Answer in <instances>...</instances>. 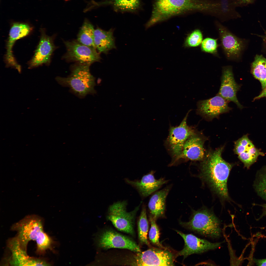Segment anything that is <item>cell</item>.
<instances>
[{
    "mask_svg": "<svg viewBox=\"0 0 266 266\" xmlns=\"http://www.w3.org/2000/svg\"><path fill=\"white\" fill-rule=\"evenodd\" d=\"M223 147L209 151L201 161L200 176L215 193L224 200L229 198L227 182L232 164L222 157Z\"/></svg>",
    "mask_w": 266,
    "mask_h": 266,
    "instance_id": "obj_1",
    "label": "cell"
},
{
    "mask_svg": "<svg viewBox=\"0 0 266 266\" xmlns=\"http://www.w3.org/2000/svg\"><path fill=\"white\" fill-rule=\"evenodd\" d=\"M17 233L16 237L21 247L26 250L31 240L36 241L38 252L43 253L51 249V238L44 231L41 219L37 216L29 215L13 225L11 228Z\"/></svg>",
    "mask_w": 266,
    "mask_h": 266,
    "instance_id": "obj_2",
    "label": "cell"
},
{
    "mask_svg": "<svg viewBox=\"0 0 266 266\" xmlns=\"http://www.w3.org/2000/svg\"><path fill=\"white\" fill-rule=\"evenodd\" d=\"M208 7L198 0H155L151 17L146 28L148 29L174 16L194 10L205 9Z\"/></svg>",
    "mask_w": 266,
    "mask_h": 266,
    "instance_id": "obj_3",
    "label": "cell"
},
{
    "mask_svg": "<svg viewBox=\"0 0 266 266\" xmlns=\"http://www.w3.org/2000/svg\"><path fill=\"white\" fill-rule=\"evenodd\" d=\"M90 66L78 64L73 67L68 77H57L56 81L61 85L69 87L79 97L94 93L95 79L90 73Z\"/></svg>",
    "mask_w": 266,
    "mask_h": 266,
    "instance_id": "obj_4",
    "label": "cell"
},
{
    "mask_svg": "<svg viewBox=\"0 0 266 266\" xmlns=\"http://www.w3.org/2000/svg\"><path fill=\"white\" fill-rule=\"evenodd\" d=\"M180 223L183 226L207 237L217 238L221 236L220 221L212 211L207 209L194 211L189 221Z\"/></svg>",
    "mask_w": 266,
    "mask_h": 266,
    "instance_id": "obj_5",
    "label": "cell"
},
{
    "mask_svg": "<svg viewBox=\"0 0 266 266\" xmlns=\"http://www.w3.org/2000/svg\"><path fill=\"white\" fill-rule=\"evenodd\" d=\"M141 203L132 211L128 212L126 210L127 202L126 201L114 203L108 208L107 219L118 230L134 235V219Z\"/></svg>",
    "mask_w": 266,
    "mask_h": 266,
    "instance_id": "obj_6",
    "label": "cell"
},
{
    "mask_svg": "<svg viewBox=\"0 0 266 266\" xmlns=\"http://www.w3.org/2000/svg\"><path fill=\"white\" fill-rule=\"evenodd\" d=\"M191 110L188 111L179 125L170 128L166 143L172 158L170 166L179 160L184 143L190 136L195 133L187 123L188 114Z\"/></svg>",
    "mask_w": 266,
    "mask_h": 266,
    "instance_id": "obj_7",
    "label": "cell"
},
{
    "mask_svg": "<svg viewBox=\"0 0 266 266\" xmlns=\"http://www.w3.org/2000/svg\"><path fill=\"white\" fill-rule=\"evenodd\" d=\"M66 51L65 58L79 64L90 66L100 61L101 57L96 49L83 44L77 40L65 42Z\"/></svg>",
    "mask_w": 266,
    "mask_h": 266,
    "instance_id": "obj_8",
    "label": "cell"
},
{
    "mask_svg": "<svg viewBox=\"0 0 266 266\" xmlns=\"http://www.w3.org/2000/svg\"><path fill=\"white\" fill-rule=\"evenodd\" d=\"M131 264L138 266H173V256L169 251L151 248L137 252Z\"/></svg>",
    "mask_w": 266,
    "mask_h": 266,
    "instance_id": "obj_9",
    "label": "cell"
},
{
    "mask_svg": "<svg viewBox=\"0 0 266 266\" xmlns=\"http://www.w3.org/2000/svg\"><path fill=\"white\" fill-rule=\"evenodd\" d=\"M97 241L99 247L104 249L116 248L127 249L137 252L141 251L139 246L131 239L111 230L103 232Z\"/></svg>",
    "mask_w": 266,
    "mask_h": 266,
    "instance_id": "obj_10",
    "label": "cell"
},
{
    "mask_svg": "<svg viewBox=\"0 0 266 266\" xmlns=\"http://www.w3.org/2000/svg\"><path fill=\"white\" fill-rule=\"evenodd\" d=\"M229 102L217 94L211 98L199 101L196 113L206 119H212L232 110L228 106Z\"/></svg>",
    "mask_w": 266,
    "mask_h": 266,
    "instance_id": "obj_11",
    "label": "cell"
},
{
    "mask_svg": "<svg viewBox=\"0 0 266 266\" xmlns=\"http://www.w3.org/2000/svg\"><path fill=\"white\" fill-rule=\"evenodd\" d=\"M183 239L184 246L177 256H183L184 258L194 254H200L220 247L222 242L212 243L199 238L192 234H185L176 230Z\"/></svg>",
    "mask_w": 266,
    "mask_h": 266,
    "instance_id": "obj_12",
    "label": "cell"
},
{
    "mask_svg": "<svg viewBox=\"0 0 266 266\" xmlns=\"http://www.w3.org/2000/svg\"><path fill=\"white\" fill-rule=\"evenodd\" d=\"M234 151L244 166L249 169L257 161L260 156L265 153L256 148L248 134L243 135L234 142Z\"/></svg>",
    "mask_w": 266,
    "mask_h": 266,
    "instance_id": "obj_13",
    "label": "cell"
},
{
    "mask_svg": "<svg viewBox=\"0 0 266 266\" xmlns=\"http://www.w3.org/2000/svg\"><path fill=\"white\" fill-rule=\"evenodd\" d=\"M218 30L221 46L227 58L236 61L244 47L243 41L221 25H218Z\"/></svg>",
    "mask_w": 266,
    "mask_h": 266,
    "instance_id": "obj_14",
    "label": "cell"
},
{
    "mask_svg": "<svg viewBox=\"0 0 266 266\" xmlns=\"http://www.w3.org/2000/svg\"><path fill=\"white\" fill-rule=\"evenodd\" d=\"M221 81L220 87L217 94L229 102H233L240 109H242L243 107L240 103L236 96L240 85L235 80L232 66H227L222 67Z\"/></svg>",
    "mask_w": 266,
    "mask_h": 266,
    "instance_id": "obj_15",
    "label": "cell"
},
{
    "mask_svg": "<svg viewBox=\"0 0 266 266\" xmlns=\"http://www.w3.org/2000/svg\"><path fill=\"white\" fill-rule=\"evenodd\" d=\"M8 246L11 253L9 263L14 266H47L50 265L43 260L31 257L21 247L17 238L10 239Z\"/></svg>",
    "mask_w": 266,
    "mask_h": 266,
    "instance_id": "obj_16",
    "label": "cell"
},
{
    "mask_svg": "<svg viewBox=\"0 0 266 266\" xmlns=\"http://www.w3.org/2000/svg\"><path fill=\"white\" fill-rule=\"evenodd\" d=\"M155 171L152 170L144 176L140 180L132 181L126 179L127 183L135 188L141 196L146 197L156 191L168 180L163 178L158 179L155 178Z\"/></svg>",
    "mask_w": 266,
    "mask_h": 266,
    "instance_id": "obj_17",
    "label": "cell"
},
{
    "mask_svg": "<svg viewBox=\"0 0 266 266\" xmlns=\"http://www.w3.org/2000/svg\"><path fill=\"white\" fill-rule=\"evenodd\" d=\"M30 26L25 23H15L11 27L7 45L6 59L9 65L14 67L20 72L21 68L16 61L12 53V48L15 41L29 34L31 30Z\"/></svg>",
    "mask_w": 266,
    "mask_h": 266,
    "instance_id": "obj_18",
    "label": "cell"
},
{
    "mask_svg": "<svg viewBox=\"0 0 266 266\" xmlns=\"http://www.w3.org/2000/svg\"><path fill=\"white\" fill-rule=\"evenodd\" d=\"M203 139L195 133L191 135L184 144L179 160L202 161L206 154Z\"/></svg>",
    "mask_w": 266,
    "mask_h": 266,
    "instance_id": "obj_19",
    "label": "cell"
},
{
    "mask_svg": "<svg viewBox=\"0 0 266 266\" xmlns=\"http://www.w3.org/2000/svg\"><path fill=\"white\" fill-rule=\"evenodd\" d=\"M55 48L51 38L42 31L39 44L30 62V67H33L44 64L49 63Z\"/></svg>",
    "mask_w": 266,
    "mask_h": 266,
    "instance_id": "obj_20",
    "label": "cell"
},
{
    "mask_svg": "<svg viewBox=\"0 0 266 266\" xmlns=\"http://www.w3.org/2000/svg\"><path fill=\"white\" fill-rule=\"evenodd\" d=\"M171 188V185L167 186L163 189L156 192L151 197L148 207L150 216L156 219L164 215L166 200Z\"/></svg>",
    "mask_w": 266,
    "mask_h": 266,
    "instance_id": "obj_21",
    "label": "cell"
},
{
    "mask_svg": "<svg viewBox=\"0 0 266 266\" xmlns=\"http://www.w3.org/2000/svg\"><path fill=\"white\" fill-rule=\"evenodd\" d=\"M114 30L111 29L106 31L99 28L95 29L94 43L99 53L107 54L110 50L116 48Z\"/></svg>",
    "mask_w": 266,
    "mask_h": 266,
    "instance_id": "obj_22",
    "label": "cell"
},
{
    "mask_svg": "<svg viewBox=\"0 0 266 266\" xmlns=\"http://www.w3.org/2000/svg\"><path fill=\"white\" fill-rule=\"evenodd\" d=\"M95 29L92 24L85 19L78 34L77 41L80 43L96 49L94 43Z\"/></svg>",
    "mask_w": 266,
    "mask_h": 266,
    "instance_id": "obj_23",
    "label": "cell"
},
{
    "mask_svg": "<svg viewBox=\"0 0 266 266\" xmlns=\"http://www.w3.org/2000/svg\"><path fill=\"white\" fill-rule=\"evenodd\" d=\"M251 71L264 89L266 86V58L262 55H256L252 64Z\"/></svg>",
    "mask_w": 266,
    "mask_h": 266,
    "instance_id": "obj_24",
    "label": "cell"
},
{
    "mask_svg": "<svg viewBox=\"0 0 266 266\" xmlns=\"http://www.w3.org/2000/svg\"><path fill=\"white\" fill-rule=\"evenodd\" d=\"M253 186L258 195L266 201V165L257 171Z\"/></svg>",
    "mask_w": 266,
    "mask_h": 266,
    "instance_id": "obj_25",
    "label": "cell"
},
{
    "mask_svg": "<svg viewBox=\"0 0 266 266\" xmlns=\"http://www.w3.org/2000/svg\"><path fill=\"white\" fill-rule=\"evenodd\" d=\"M140 0H111L109 2L112 5L114 10L120 12H134L141 6Z\"/></svg>",
    "mask_w": 266,
    "mask_h": 266,
    "instance_id": "obj_26",
    "label": "cell"
},
{
    "mask_svg": "<svg viewBox=\"0 0 266 266\" xmlns=\"http://www.w3.org/2000/svg\"><path fill=\"white\" fill-rule=\"evenodd\" d=\"M138 238L140 242L149 245L147 235L148 223L147 218L145 206L143 205L138 223Z\"/></svg>",
    "mask_w": 266,
    "mask_h": 266,
    "instance_id": "obj_27",
    "label": "cell"
},
{
    "mask_svg": "<svg viewBox=\"0 0 266 266\" xmlns=\"http://www.w3.org/2000/svg\"><path fill=\"white\" fill-rule=\"evenodd\" d=\"M203 35L200 30L196 29L192 31L188 35L184 43L185 47L198 46L203 41Z\"/></svg>",
    "mask_w": 266,
    "mask_h": 266,
    "instance_id": "obj_28",
    "label": "cell"
},
{
    "mask_svg": "<svg viewBox=\"0 0 266 266\" xmlns=\"http://www.w3.org/2000/svg\"><path fill=\"white\" fill-rule=\"evenodd\" d=\"M217 39L207 37L203 39L201 44V50L204 52L217 56L218 45Z\"/></svg>",
    "mask_w": 266,
    "mask_h": 266,
    "instance_id": "obj_29",
    "label": "cell"
},
{
    "mask_svg": "<svg viewBox=\"0 0 266 266\" xmlns=\"http://www.w3.org/2000/svg\"><path fill=\"white\" fill-rule=\"evenodd\" d=\"M155 219L150 216L151 227L149 233V237L151 242L153 244L159 247H164L159 241V232L158 227L156 222Z\"/></svg>",
    "mask_w": 266,
    "mask_h": 266,
    "instance_id": "obj_30",
    "label": "cell"
},
{
    "mask_svg": "<svg viewBox=\"0 0 266 266\" xmlns=\"http://www.w3.org/2000/svg\"><path fill=\"white\" fill-rule=\"evenodd\" d=\"M256 264L258 266H266V259H262L254 260Z\"/></svg>",
    "mask_w": 266,
    "mask_h": 266,
    "instance_id": "obj_31",
    "label": "cell"
},
{
    "mask_svg": "<svg viewBox=\"0 0 266 266\" xmlns=\"http://www.w3.org/2000/svg\"><path fill=\"white\" fill-rule=\"evenodd\" d=\"M263 97L266 98V86L263 89V90L259 95L255 97L254 100L258 99Z\"/></svg>",
    "mask_w": 266,
    "mask_h": 266,
    "instance_id": "obj_32",
    "label": "cell"
},
{
    "mask_svg": "<svg viewBox=\"0 0 266 266\" xmlns=\"http://www.w3.org/2000/svg\"><path fill=\"white\" fill-rule=\"evenodd\" d=\"M263 208L262 213L259 219L262 218L263 216L266 215V204L259 205Z\"/></svg>",
    "mask_w": 266,
    "mask_h": 266,
    "instance_id": "obj_33",
    "label": "cell"
},
{
    "mask_svg": "<svg viewBox=\"0 0 266 266\" xmlns=\"http://www.w3.org/2000/svg\"><path fill=\"white\" fill-rule=\"evenodd\" d=\"M262 37L263 40L266 44V33L264 36H262Z\"/></svg>",
    "mask_w": 266,
    "mask_h": 266,
    "instance_id": "obj_34",
    "label": "cell"
},
{
    "mask_svg": "<svg viewBox=\"0 0 266 266\" xmlns=\"http://www.w3.org/2000/svg\"><path fill=\"white\" fill-rule=\"evenodd\" d=\"M245 0V1H246L247 2H251L253 0Z\"/></svg>",
    "mask_w": 266,
    "mask_h": 266,
    "instance_id": "obj_35",
    "label": "cell"
},
{
    "mask_svg": "<svg viewBox=\"0 0 266 266\" xmlns=\"http://www.w3.org/2000/svg\"><path fill=\"white\" fill-rule=\"evenodd\" d=\"M65 0V1H68V0Z\"/></svg>",
    "mask_w": 266,
    "mask_h": 266,
    "instance_id": "obj_36",
    "label": "cell"
}]
</instances>
